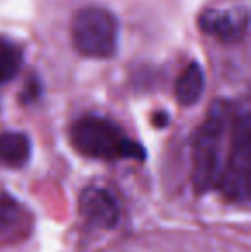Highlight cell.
<instances>
[{"label":"cell","instance_id":"ba28073f","mask_svg":"<svg viewBox=\"0 0 251 252\" xmlns=\"http://www.w3.org/2000/svg\"><path fill=\"white\" fill-rule=\"evenodd\" d=\"M31 155V143L23 132H0V163L9 168H21Z\"/></svg>","mask_w":251,"mask_h":252},{"label":"cell","instance_id":"6da1fadb","mask_svg":"<svg viewBox=\"0 0 251 252\" xmlns=\"http://www.w3.org/2000/svg\"><path fill=\"white\" fill-rule=\"evenodd\" d=\"M229 122V105L215 101L198 129L193 143V184L198 192L217 189L224 172V136Z\"/></svg>","mask_w":251,"mask_h":252},{"label":"cell","instance_id":"9c48e42d","mask_svg":"<svg viewBox=\"0 0 251 252\" xmlns=\"http://www.w3.org/2000/svg\"><path fill=\"white\" fill-rule=\"evenodd\" d=\"M205 88V76L200 63L191 62L176 83V100L182 106H191L200 100Z\"/></svg>","mask_w":251,"mask_h":252},{"label":"cell","instance_id":"30bf717a","mask_svg":"<svg viewBox=\"0 0 251 252\" xmlns=\"http://www.w3.org/2000/svg\"><path fill=\"white\" fill-rule=\"evenodd\" d=\"M23 65V50L16 41L0 36V86L12 81Z\"/></svg>","mask_w":251,"mask_h":252},{"label":"cell","instance_id":"8992f818","mask_svg":"<svg viewBox=\"0 0 251 252\" xmlns=\"http://www.w3.org/2000/svg\"><path fill=\"white\" fill-rule=\"evenodd\" d=\"M198 26L208 36H214L220 43H236L245 36L248 30L246 10H205L198 19Z\"/></svg>","mask_w":251,"mask_h":252},{"label":"cell","instance_id":"52a82bcc","mask_svg":"<svg viewBox=\"0 0 251 252\" xmlns=\"http://www.w3.org/2000/svg\"><path fill=\"white\" fill-rule=\"evenodd\" d=\"M30 232V213L7 194H0V242H12Z\"/></svg>","mask_w":251,"mask_h":252},{"label":"cell","instance_id":"277c9868","mask_svg":"<svg viewBox=\"0 0 251 252\" xmlns=\"http://www.w3.org/2000/svg\"><path fill=\"white\" fill-rule=\"evenodd\" d=\"M251 184V120L245 112L236 119L232 130L231 150L225 158L224 172L217 189L227 199L248 202Z\"/></svg>","mask_w":251,"mask_h":252},{"label":"cell","instance_id":"7a4b0ae2","mask_svg":"<svg viewBox=\"0 0 251 252\" xmlns=\"http://www.w3.org/2000/svg\"><path fill=\"white\" fill-rule=\"evenodd\" d=\"M71 143L74 150L88 158L108 161L119 158L144 159L143 146L126 137L112 120L104 117L86 115L77 119L71 127Z\"/></svg>","mask_w":251,"mask_h":252},{"label":"cell","instance_id":"5b68a950","mask_svg":"<svg viewBox=\"0 0 251 252\" xmlns=\"http://www.w3.org/2000/svg\"><path fill=\"white\" fill-rule=\"evenodd\" d=\"M79 215L93 228L112 230L121 220L117 199L102 187H86L79 196Z\"/></svg>","mask_w":251,"mask_h":252},{"label":"cell","instance_id":"3957f363","mask_svg":"<svg viewBox=\"0 0 251 252\" xmlns=\"http://www.w3.org/2000/svg\"><path fill=\"white\" fill-rule=\"evenodd\" d=\"M117 19L102 7H84L71 21L74 48L90 59H110L117 52Z\"/></svg>","mask_w":251,"mask_h":252},{"label":"cell","instance_id":"7c38bea8","mask_svg":"<svg viewBox=\"0 0 251 252\" xmlns=\"http://www.w3.org/2000/svg\"><path fill=\"white\" fill-rule=\"evenodd\" d=\"M167 122H169V117L165 115L164 112H158L157 115L153 117V124H155V126H157V127H164Z\"/></svg>","mask_w":251,"mask_h":252},{"label":"cell","instance_id":"8fae6325","mask_svg":"<svg viewBox=\"0 0 251 252\" xmlns=\"http://www.w3.org/2000/svg\"><path fill=\"white\" fill-rule=\"evenodd\" d=\"M40 94H41V84H40V81L33 76V77H30V81H28L26 86H24V91L21 93V101L31 103L36 100Z\"/></svg>","mask_w":251,"mask_h":252}]
</instances>
